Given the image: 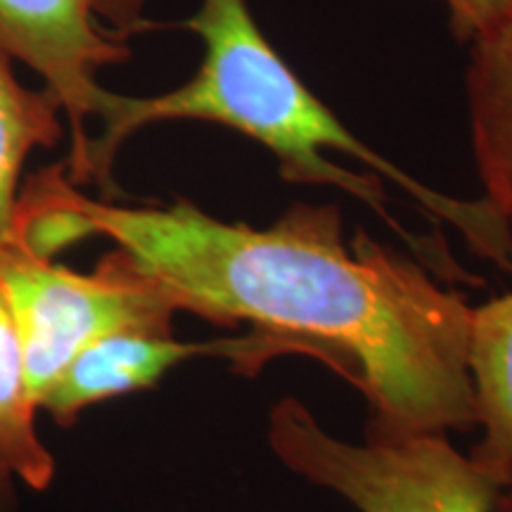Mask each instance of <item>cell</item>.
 Here are the masks:
<instances>
[{"instance_id":"obj_1","label":"cell","mask_w":512,"mask_h":512,"mask_svg":"<svg viewBox=\"0 0 512 512\" xmlns=\"http://www.w3.org/2000/svg\"><path fill=\"white\" fill-rule=\"evenodd\" d=\"M72 204L176 311L247 323L294 354L330 363L368 403L366 437L475 430L472 306L363 230L344 240L337 207L294 204L254 228L185 200L119 207L72 188Z\"/></svg>"},{"instance_id":"obj_2","label":"cell","mask_w":512,"mask_h":512,"mask_svg":"<svg viewBox=\"0 0 512 512\" xmlns=\"http://www.w3.org/2000/svg\"><path fill=\"white\" fill-rule=\"evenodd\" d=\"M181 27L204 43L197 74L176 91L152 98H131L105 88L95 114L102 121V133L88 140L86 183H100L107 195H114L112 166L119 147L145 126L211 121L273 152L287 181L335 185L349 192L392 223L415 249L427 252L387 211L380 181L384 176L406 190L425 214L458 228L479 256L512 273V238L494 207L484 197L458 200L444 195L358 140L268 43L247 0H202L200 10Z\"/></svg>"},{"instance_id":"obj_3","label":"cell","mask_w":512,"mask_h":512,"mask_svg":"<svg viewBox=\"0 0 512 512\" xmlns=\"http://www.w3.org/2000/svg\"><path fill=\"white\" fill-rule=\"evenodd\" d=\"M266 439L294 477L356 512H494L508 484L496 467L458 451L448 434L347 441L297 396L271 408Z\"/></svg>"},{"instance_id":"obj_4","label":"cell","mask_w":512,"mask_h":512,"mask_svg":"<svg viewBox=\"0 0 512 512\" xmlns=\"http://www.w3.org/2000/svg\"><path fill=\"white\" fill-rule=\"evenodd\" d=\"M0 287L36 408L88 344L128 330L174 335L176 306L121 249L102 256L93 273H76L10 247L0 254Z\"/></svg>"},{"instance_id":"obj_5","label":"cell","mask_w":512,"mask_h":512,"mask_svg":"<svg viewBox=\"0 0 512 512\" xmlns=\"http://www.w3.org/2000/svg\"><path fill=\"white\" fill-rule=\"evenodd\" d=\"M143 8L145 0H0V55L41 74L62 105L74 185L86 183V128L105 93L98 72L131 57V38L159 29Z\"/></svg>"},{"instance_id":"obj_6","label":"cell","mask_w":512,"mask_h":512,"mask_svg":"<svg viewBox=\"0 0 512 512\" xmlns=\"http://www.w3.org/2000/svg\"><path fill=\"white\" fill-rule=\"evenodd\" d=\"M283 354H292V349L259 332L211 342H181L162 332H114L88 344L62 370L38 408L57 425H72L86 408L155 387L171 368L192 358L219 356L252 368Z\"/></svg>"},{"instance_id":"obj_7","label":"cell","mask_w":512,"mask_h":512,"mask_svg":"<svg viewBox=\"0 0 512 512\" xmlns=\"http://www.w3.org/2000/svg\"><path fill=\"white\" fill-rule=\"evenodd\" d=\"M472 147L484 200L512 238V19L479 38L467 69Z\"/></svg>"},{"instance_id":"obj_8","label":"cell","mask_w":512,"mask_h":512,"mask_svg":"<svg viewBox=\"0 0 512 512\" xmlns=\"http://www.w3.org/2000/svg\"><path fill=\"white\" fill-rule=\"evenodd\" d=\"M467 370L475 394V430L482 439L472 456L512 479V290L472 306Z\"/></svg>"},{"instance_id":"obj_9","label":"cell","mask_w":512,"mask_h":512,"mask_svg":"<svg viewBox=\"0 0 512 512\" xmlns=\"http://www.w3.org/2000/svg\"><path fill=\"white\" fill-rule=\"evenodd\" d=\"M62 105L46 88H27L0 55V254L12 245L19 202V176L31 152L62 138Z\"/></svg>"},{"instance_id":"obj_10","label":"cell","mask_w":512,"mask_h":512,"mask_svg":"<svg viewBox=\"0 0 512 512\" xmlns=\"http://www.w3.org/2000/svg\"><path fill=\"white\" fill-rule=\"evenodd\" d=\"M36 411L29 394L22 342L0 287V458L19 482L43 491L55 477V458L38 437Z\"/></svg>"},{"instance_id":"obj_11","label":"cell","mask_w":512,"mask_h":512,"mask_svg":"<svg viewBox=\"0 0 512 512\" xmlns=\"http://www.w3.org/2000/svg\"><path fill=\"white\" fill-rule=\"evenodd\" d=\"M460 41H479L512 19V0H446Z\"/></svg>"},{"instance_id":"obj_12","label":"cell","mask_w":512,"mask_h":512,"mask_svg":"<svg viewBox=\"0 0 512 512\" xmlns=\"http://www.w3.org/2000/svg\"><path fill=\"white\" fill-rule=\"evenodd\" d=\"M15 475L5 460L0 458V512H15L17 510V489H15Z\"/></svg>"},{"instance_id":"obj_13","label":"cell","mask_w":512,"mask_h":512,"mask_svg":"<svg viewBox=\"0 0 512 512\" xmlns=\"http://www.w3.org/2000/svg\"><path fill=\"white\" fill-rule=\"evenodd\" d=\"M494 512H512V479L503 486L501 494H498Z\"/></svg>"}]
</instances>
